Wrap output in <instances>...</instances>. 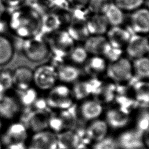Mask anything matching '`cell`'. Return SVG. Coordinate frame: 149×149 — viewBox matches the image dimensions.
Wrapping results in <instances>:
<instances>
[{"label": "cell", "mask_w": 149, "mask_h": 149, "mask_svg": "<svg viewBox=\"0 0 149 149\" xmlns=\"http://www.w3.org/2000/svg\"><path fill=\"white\" fill-rule=\"evenodd\" d=\"M42 15L33 9H17L8 22L9 28L22 39L34 37L41 34Z\"/></svg>", "instance_id": "1"}, {"label": "cell", "mask_w": 149, "mask_h": 149, "mask_svg": "<svg viewBox=\"0 0 149 149\" xmlns=\"http://www.w3.org/2000/svg\"><path fill=\"white\" fill-rule=\"evenodd\" d=\"M45 98L48 107L53 111L66 109L75 105L71 87L63 83H57L48 91Z\"/></svg>", "instance_id": "2"}, {"label": "cell", "mask_w": 149, "mask_h": 149, "mask_svg": "<svg viewBox=\"0 0 149 149\" xmlns=\"http://www.w3.org/2000/svg\"><path fill=\"white\" fill-rule=\"evenodd\" d=\"M22 51L25 57L33 62H40L51 55L48 42L40 34L34 37L23 39Z\"/></svg>", "instance_id": "3"}, {"label": "cell", "mask_w": 149, "mask_h": 149, "mask_svg": "<svg viewBox=\"0 0 149 149\" xmlns=\"http://www.w3.org/2000/svg\"><path fill=\"white\" fill-rule=\"evenodd\" d=\"M49 36L51 37L48 43L51 48V55L54 59L56 58L55 62L58 64L66 59L68 54L76 42L65 28H62Z\"/></svg>", "instance_id": "4"}, {"label": "cell", "mask_w": 149, "mask_h": 149, "mask_svg": "<svg viewBox=\"0 0 149 149\" xmlns=\"http://www.w3.org/2000/svg\"><path fill=\"white\" fill-rule=\"evenodd\" d=\"M105 74L108 79L117 84L129 83L134 78L132 61L123 55L109 62Z\"/></svg>", "instance_id": "5"}, {"label": "cell", "mask_w": 149, "mask_h": 149, "mask_svg": "<svg viewBox=\"0 0 149 149\" xmlns=\"http://www.w3.org/2000/svg\"><path fill=\"white\" fill-rule=\"evenodd\" d=\"M55 66L52 63H44L33 70V85L42 91H48L58 83Z\"/></svg>", "instance_id": "6"}, {"label": "cell", "mask_w": 149, "mask_h": 149, "mask_svg": "<svg viewBox=\"0 0 149 149\" xmlns=\"http://www.w3.org/2000/svg\"><path fill=\"white\" fill-rule=\"evenodd\" d=\"M0 139L3 146L26 143L29 137V129L25 123L19 121H12L0 133Z\"/></svg>", "instance_id": "7"}, {"label": "cell", "mask_w": 149, "mask_h": 149, "mask_svg": "<svg viewBox=\"0 0 149 149\" xmlns=\"http://www.w3.org/2000/svg\"><path fill=\"white\" fill-rule=\"evenodd\" d=\"M26 145L27 149H58L57 134L48 129L34 132Z\"/></svg>", "instance_id": "8"}, {"label": "cell", "mask_w": 149, "mask_h": 149, "mask_svg": "<svg viewBox=\"0 0 149 149\" xmlns=\"http://www.w3.org/2000/svg\"><path fill=\"white\" fill-rule=\"evenodd\" d=\"M101 80V78L87 77L86 79L80 78L73 83L70 87L75 101L80 102L93 97Z\"/></svg>", "instance_id": "9"}, {"label": "cell", "mask_w": 149, "mask_h": 149, "mask_svg": "<svg viewBox=\"0 0 149 149\" xmlns=\"http://www.w3.org/2000/svg\"><path fill=\"white\" fill-rule=\"evenodd\" d=\"M124 52L132 61L148 56L149 54V39L147 36L133 33L126 45Z\"/></svg>", "instance_id": "10"}, {"label": "cell", "mask_w": 149, "mask_h": 149, "mask_svg": "<svg viewBox=\"0 0 149 149\" xmlns=\"http://www.w3.org/2000/svg\"><path fill=\"white\" fill-rule=\"evenodd\" d=\"M128 27L134 34L148 36L149 34V10L141 6L130 12Z\"/></svg>", "instance_id": "11"}, {"label": "cell", "mask_w": 149, "mask_h": 149, "mask_svg": "<svg viewBox=\"0 0 149 149\" xmlns=\"http://www.w3.org/2000/svg\"><path fill=\"white\" fill-rule=\"evenodd\" d=\"M104 120L109 129L123 130L129 126L132 118L131 114L114 105L107 110Z\"/></svg>", "instance_id": "12"}, {"label": "cell", "mask_w": 149, "mask_h": 149, "mask_svg": "<svg viewBox=\"0 0 149 149\" xmlns=\"http://www.w3.org/2000/svg\"><path fill=\"white\" fill-rule=\"evenodd\" d=\"M116 140L119 149H142L144 147L143 133L134 127L122 130Z\"/></svg>", "instance_id": "13"}, {"label": "cell", "mask_w": 149, "mask_h": 149, "mask_svg": "<svg viewBox=\"0 0 149 149\" xmlns=\"http://www.w3.org/2000/svg\"><path fill=\"white\" fill-rule=\"evenodd\" d=\"M21 107L17 97L6 93L0 97V118L3 121H14L20 115Z\"/></svg>", "instance_id": "14"}, {"label": "cell", "mask_w": 149, "mask_h": 149, "mask_svg": "<svg viewBox=\"0 0 149 149\" xmlns=\"http://www.w3.org/2000/svg\"><path fill=\"white\" fill-rule=\"evenodd\" d=\"M78 115L85 121L91 122L100 118L104 113V105L93 97L80 101Z\"/></svg>", "instance_id": "15"}, {"label": "cell", "mask_w": 149, "mask_h": 149, "mask_svg": "<svg viewBox=\"0 0 149 149\" xmlns=\"http://www.w3.org/2000/svg\"><path fill=\"white\" fill-rule=\"evenodd\" d=\"M58 81L65 84H73L81 78L82 70L79 66L68 61H62L56 65Z\"/></svg>", "instance_id": "16"}, {"label": "cell", "mask_w": 149, "mask_h": 149, "mask_svg": "<svg viewBox=\"0 0 149 149\" xmlns=\"http://www.w3.org/2000/svg\"><path fill=\"white\" fill-rule=\"evenodd\" d=\"M108 64V61L102 56L90 55L83 65L82 72L88 77L101 78L105 74Z\"/></svg>", "instance_id": "17"}, {"label": "cell", "mask_w": 149, "mask_h": 149, "mask_svg": "<svg viewBox=\"0 0 149 149\" xmlns=\"http://www.w3.org/2000/svg\"><path fill=\"white\" fill-rule=\"evenodd\" d=\"M132 34L129 28L123 25L111 26L105 37L109 44L124 50Z\"/></svg>", "instance_id": "18"}, {"label": "cell", "mask_w": 149, "mask_h": 149, "mask_svg": "<svg viewBox=\"0 0 149 149\" xmlns=\"http://www.w3.org/2000/svg\"><path fill=\"white\" fill-rule=\"evenodd\" d=\"M86 24L90 36H105L110 26L104 14L90 13Z\"/></svg>", "instance_id": "19"}, {"label": "cell", "mask_w": 149, "mask_h": 149, "mask_svg": "<svg viewBox=\"0 0 149 149\" xmlns=\"http://www.w3.org/2000/svg\"><path fill=\"white\" fill-rule=\"evenodd\" d=\"M13 87L17 91L23 90L33 85V70L29 67L22 66L12 72Z\"/></svg>", "instance_id": "20"}, {"label": "cell", "mask_w": 149, "mask_h": 149, "mask_svg": "<svg viewBox=\"0 0 149 149\" xmlns=\"http://www.w3.org/2000/svg\"><path fill=\"white\" fill-rule=\"evenodd\" d=\"M117 90V84L109 80H101L93 98L102 104H110L113 102Z\"/></svg>", "instance_id": "21"}, {"label": "cell", "mask_w": 149, "mask_h": 149, "mask_svg": "<svg viewBox=\"0 0 149 149\" xmlns=\"http://www.w3.org/2000/svg\"><path fill=\"white\" fill-rule=\"evenodd\" d=\"M138 107H149V80H138L130 85Z\"/></svg>", "instance_id": "22"}, {"label": "cell", "mask_w": 149, "mask_h": 149, "mask_svg": "<svg viewBox=\"0 0 149 149\" xmlns=\"http://www.w3.org/2000/svg\"><path fill=\"white\" fill-rule=\"evenodd\" d=\"M109 42L105 36H90L83 45L89 55L103 56Z\"/></svg>", "instance_id": "23"}, {"label": "cell", "mask_w": 149, "mask_h": 149, "mask_svg": "<svg viewBox=\"0 0 149 149\" xmlns=\"http://www.w3.org/2000/svg\"><path fill=\"white\" fill-rule=\"evenodd\" d=\"M86 128L93 143L108 136L109 129L105 120L101 118L89 122Z\"/></svg>", "instance_id": "24"}, {"label": "cell", "mask_w": 149, "mask_h": 149, "mask_svg": "<svg viewBox=\"0 0 149 149\" xmlns=\"http://www.w3.org/2000/svg\"><path fill=\"white\" fill-rule=\"evenodd\" d=\"M56 134L58 149H74L79 144L78 136L74 129L66 130Z\"/></svg>", "instance_id": "25"}, {"label": "cell", "mask_w": 149, "mask_h": 149, "mask_svg": "<svg viewBox=\"0 0 149 149\" xmlns=\"http://www.w3.org/2000/svg\"><path fill=\"white\" fill-rule=\"evenodd\" d=\"M103 14L105 16L110 27L123 25L125 21V12L112 1Z\"/></svg>", "instance_id": "26"}, {"label": "cell", "mask_w": 149, "mask_h": 149, "mask_svg": "<svg viewBox=\"0 0 149 149\" xmlns=\"http://www.w3.org/2000/svg\"><path fill=\"white\" fill-rule=\"evenodd\" d=\"M12 41L4 34H0V66L8 63L14 55Z\"/></svg>", "instance_id": "27"}, {"label": "cell", "mask_w": 149, "mask_h": 149, "mask_svg": "<svg viewBox=\"0 0 149 149\" xmlns=\"http://www.w3.org/2000/svg\"><path fill=\"white\" fill-rule=\"evenodd\" d=\"M134 77L138 80H149V56L132 60Z\"/></svg>", "instance_id": "28"}, {"label": "cell", "mask_w": 149, "mask_h": 149, "mask_svg": "<svg viewBox=\"0 0 149 149\" xmlns=\"http://www.w3.org/2000/svg\"><path fill=\"white\" fill-rule=\"evenodd\" d=\"M83 44H76L72 48L66 56L68 61L73 65L83 66L89 56Z\"/></svg>", "instance_id": "29"}, {"label": "cell", "mask_w": 149, "mask_h": 149, "mask_svg": "<svg viewBox=\"0 0 149 149\" xmlns=\"http://www.w3.org/2000/svg\"><path fill=\"white\" fill-rule=\"evenodd\" d=\"M37 89L33 86L23 90L17 91L16 96L20 105L23 107H31L38 97Z\"/></svg>", "instance_id": "30"}, {"label": "cell", "mask_w": 149, "mask_h": 149, "mask_svg": "<svg viewBox=\"0 0 149 149\" xmlns=\"http://www.w3.org/2000/svg\"><path fill=\"white\" fill-rule=\"evenodd\" d=\"M111 1L125 13H130L143 6L145 2V0H111Z\"/></svg>", "instance_id": "31"}, {"label": "cell", "mask_w": 149, "mask_h": 149, "mask_svg": "<svg viewBox=\"0 0 149 149\" xmlns=\"http://www.w3.org/2000/svg\"><path fill=\"white\" fill-rule=\"evenodd\" d=\"M111 0H89L87 9L90 13L103 14Z\"/></svg>", "instance_id": "32"}, {"label": "cell", "mask_w": 149, "mask_h": 149, "mask_svg": "<svg viewBox=\"0 0 149 149\" xmlns=\"http://www.w3.org/2000/svg\"><path fill=\"white\" fill-rule=\"evenodd\" d=\"M91 149H119V147L115 139L107 136L93 143Z\"/></svg>", "instance_id": "33"}, {"label": "cell", "mask_w": 149, "mask_h": 149, "mask_svg": "<svg viewBox=\"0 0 149 149\" xmlns=\"http://www.w3.org/2000/svg\"><path fill=\"white\" fill-rule=\"evenodd\" d=\"M134 127L142 133H144L149 129L148 112H144L137 116L135 121V125Z\"/></svg>", "instance_id": "34"}, {"label": "cell", "mask_w": 149, "mask_h": 149, "mask_svg": "<svg viewBox=\"0 0 149 149\" xmlns=\"http://www.w3.org/2000/svg\"><path fill=\"white\" fill-rule=\"evenodd\" d=\"M0 86L6 91L13 87L12 72L5 69L0 70Z\"/></svg>", "instance_id": "35"}, {"label": "cell", "mask_w": 149, "mask_h": 149, "mask_svg": "<svg viewBox=\"0 0 149 149\" xmlns=\"http://www.w3.org/2000/svg\"><path fill=\"white\" fill-rule=\"evenodd\" d=\"M45 5L53 10L68 9L67 0H44Z\"/></svg>", "instance_id": "36"}, {"label": "cell", "mask_w": 149, "mask_h": 149, "mask_svg": "<svg viewBox=\"0 0 149 149\" xmlns=\"http://www.w3.org/2000/svg\"><path fill=\"white\" fill-rule=\"evenodd\" d=\"M89 0H67L69 8L83 9L86 8Z\"/></svg>", "instance_id": "37"}, {"label": "cell", "mask_w": 149, "mask_h": 149, "mask_svg": "<svg viewBox=\"0 0 149 149\" xmlns=\"http://www.w3.org/2000/svg\"><path fill=\"white\" fill-rule=\"evenodd\" d=\"M5 6L11 8H17L19 7L26 0H1Z\"/></svg>", "instance_id": "38"}, {"label": "cell", "mask_w": 149, "mask_h": 149, "mask_svg": "<svg viewBox=\"0 0 149 149\" xmlns=\"http://www.w3.org/2000/svg\"><path fill=\"white\" fill-rule=\"evenodd\" d=\"M3 149H27V147L26 143H19L3 146Z\"/></svg>", "instance_id": "39"}, {"label": "cell", "mask_w": 149, "mask_h": 149, "mask_svg": "<svg viewBox=\"0 0 149 149\" xmlns=\"http://www.w3.org/2000/svg\"><path fill=\"white\" fill-rule=\"evenodd\" d=\"M9 28L8 22L3 20L2 18L0 19V34H3L7 29Z\"/></svg>", "instance_id": "40"}, {"label": "cell", "mask_w": 149, "mask_h": 149, "mask_svg": "<svg viewBox=\"0 0 149 149\" xmlns=\"http://www.w3.org/2000/svg\"><path fill=\"white\" fill-rule=\"evenodd\" d=\"M144 147L149 149V129L143 133Z\"/></svg>", "instance_id": "41"}, {"label": "cell", "mask_w": 149, "mask_h": 149, "mask_svg": "<svg viewBox=\"0 0 149 149\" xmlns=\"http://www.w3.org/2000/svg\"><path fill=\"white\" fill-rule=\"evenodd\" d=\"M6 10V6L4 4V3L0 0V19L2 18L3 15L5 14Z\"/></svg>", "instance_id": "42"}, {"label": "cell", "mask_w": 149, "mask_h": 149, "mask_svg": "<svg viewBox=\"0 0 149 149\" xmlns=\"http://www.w3.org/2000/svg\"><path fill=\"white\" fill-rule=\"evenodd\" d=\"M74 149H91V147L89 146V145L84 144H79Z\"/></svg>", "instance_id": "43"}, {"label": "cell", "mask_w": 149, "mask_h": 149, "mask_svg": "<svg viewBox=\"0 0 149 149\" xmlns=\"http://www.w3.org/2000/svg\"><path fill=\"white\" fill-rule=\"evenodd\" d=\"M3 120L0 118V133H1V132L2 131L3 129Z\"/></svg>", "instance_id": "44"}, {"label": "cell", "mask_w": 149, "mask_h": 149, "mask_svg": "<svg viewBox=\"0 0 149 149\" xmlns=\"http://www.w3.org/2000/svg\"><path fill=\"white\" fill-rule=\"evenodd\" d=\"M148 10H149V0H147L146 2V6H145Z\"/></svg>", "instance_id": "45"}, {"label": "cell", "mask_w": 149, "mask_h": 149, "mask_svg": "<svg viewBox=\"0 0 149 149\" xmlns=\"http://www.w3.org/2000/svg\"><path fill=\"white\" fill-rule=\"evenodd\" d=\"M3 144L0 139V149H3Z\"/></svg>", "instance_id": "46"}, {"label": "cell", "mask_w": 149, "mask_h": 149, "mask_svg": "<svg viewBox=\"0 0 149 149\" xmlns=\"http://www.w3.org/2000/svg\"><path fill=\"white\" fill-rule=\"evenodd\" d=\"M147 36H148V39H149V34H148V35ZM148 56H149V54H148Z\"/></svg>", "instance_id": "47"}]
</instances>
